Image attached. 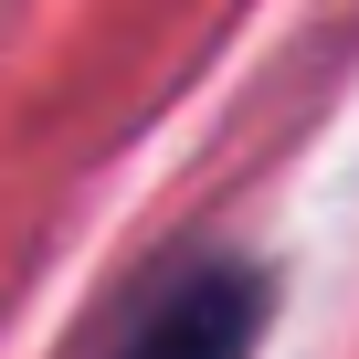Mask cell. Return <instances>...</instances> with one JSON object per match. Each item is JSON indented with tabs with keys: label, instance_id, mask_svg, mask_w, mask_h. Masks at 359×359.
Here are the masks:
<instances>
[{
	"label": "cell",
	"instance_id": "6da1fadb",
	"mask_svg": "<svg viewBox=\"0 0 359 359\" xmlns=\"http://www.w3.org/2000/svg\"><path fill=\"white\" fill-rule=\"evenodd\" d=\"M254 317H264L254 275L212 264V275H191V285H180V296L137 327V348H127V359H243V348H254Z\"/></svg>",
	"mask_w": 359,
	"mask_h": 359
}]
</instances>
